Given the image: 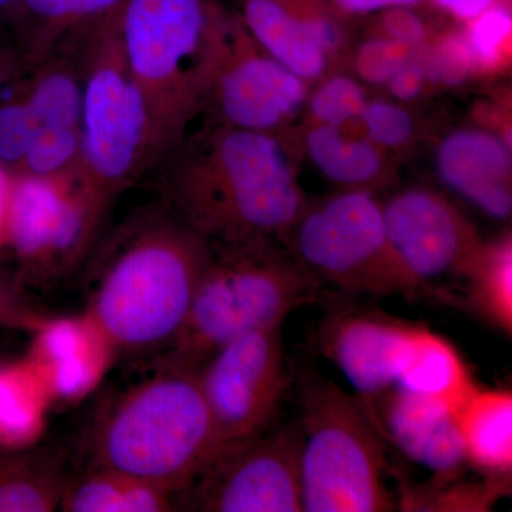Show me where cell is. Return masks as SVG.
I'll return each mask as SVG.
<instances>
[{
	"mask_svg": "<svg viewBox=\"0 0 512 512\" xmlns=\"http://www.w3.org/2000/svg\"><path fill=\"white\" fill-rule=\"evenodd\" d=\"M151 173L158 200L212 249L285 242L306 207L278 137L214 121L185 134Z\"/></svg>",
	"mask_w": 512,
	"mask_h": 512,
	"instance_id": "6da1fadb",
	"label": "cell"
},
{
	"mask_svg": "<svg viewBox=\"0 0 512 512\" xmlns=\"http://www.w3.org/2000/svg\"><path fill=\"white\" fill-rule=\"evenodd\" d=\"M212 248L160 200L97 242L87 259V318L107 348L158 356L183 326Z\"/></svg>",
	"mask_w": 512,
	"mask_h": 512,
	"instance_id": "7a4b0ae2",
	"label": "cell"
},
{
	"mask_svg": "<svg viewBox=\"0 0 512 512\" xmlns=\"http://www.w3.org/2000/svg\"><path fill=\"white\" fill-rule=\"evenodd\" d=\"M235 22L237 15L218 0H126L117 13L124 57L150 110L158 160L204 111Z\"/></svg>",
	"mask_w": 512,
	"mask_h": 512,
	"instance_id": "3957f363",
	"label": "cell"
},
{
	"mask_svg": "<svg viewBox=\"0 0 512 512\" xmlns=\"http://www.w3.org/2000/svg\"><path fill=\"white\" fill-rule=\"evenodd\" d=\"M215 454L210 410L190 367L154 366L101 409L86 439V467L140 478L178 500Z\"/></svg>",
	"mask_w": 512,
	"mask_h": 512,
	"instance_id": "277c9868",
	"label": "cell"
},
{
	"mask_svg": "<svg viewBox=\"0 0 512 512\" xmlns=\"http://www.w3.org/2000/svg\"><path fill=\"white\" fill-rule=\"evenodd\" d=\"M320 291L295 258L275 245L212 249L183 326L154 366L198 370L235 339L284 325Z\"/></svg>",
	"mask_w": 512,
	"mask_h": 512,
	"instance_id": "5b68a950",
	"label": "cell"
},
{
	"mask_svg": "<svg viewBox=\"0 0 512 512\" xmlns=\"http://www.w3.org/2000/svg\"><path fill=\"white\" fill-rule=\"evenodd\" d=\"M117 13L97 23L90 35L76 175L104 220L114 201L158 161L150 110L124 57Z\"/></svg>",
	"mask_w": 512,
	"mask_h": 512,
	"instance_id": "8992f818",
	"label": "cell"
},
{
	"mask_svg": "<svg viewBox=\"0 0 512 512\" xmlns=\"http://www.w3.org/2000/svg\"><path fill=\"white\" fill-rule=\"evenodd\" d=\"M301 407L303 512L394 510L383 436L362 400L311 376L303 383Z\"/></svg>",
	"mask_w": 512,
	"mask_h": 512,
	"instance_id": "52a82bcc",
	"label": "cell"
},
{
	"mask_svg": "<svg viewBox=\"0 0 512 512\" xmlns=\"http://www.w3.org/2000/svg\"><path fill=\"white\" fill-rule=\"evenodd\" d=\"M285 242L320 288L372 298L426 292L393 251L383 204L370 190H346L306 204Z\"/></svg>",
	"mask_w": 512,
	"mask_h": 512,
	"instance_id": "ba28073f",
	"label": "cell"
},
{
	"mask_svg": "<svg viewBox=\"0 0 512 512\" xmlns=\"http://www.w3.org/2000/svg\"><path fill=\"white\" fill-rule=\"evenodd\" d=\"M6 222L13 251L29 274L52 284L86 264L104 220L76 178L15 174L8 188Z\"/></svg>",
	"mask_w": 512,
	"mask_h": 512,
	"instance_id": "9c48e42d",
	"label": "cell"
},
{
	"mask_svg": "<svg viewBox=\"0 0 512 512\" xmlns=\"http://www.w3.org/2000/svg\"><path fill=\"white\" fill-rule=\"evenodd\" d=\"M281 329L272 326L235 339L198 369L217 454L269 430L275 419L289 384Z\"/></svg>",
	"mask_w": 512,
	"mask_h": 512,
	"instance_id": "30bf717a",
	"label": "cell"
},
{
	"mask_svg": "<svg viewBox=\"0 0 512 512\" xmlns=\"http://www.w3.org/2000/svg\"><path fill=\"white\" fill-rule=\"evenodd\" d=\"M178 504L180 511L303 512L298 426L221 451Z\"/></svg>",
	"mask_w": 512,
	"mask_h": 512,
	"instance_id": "8fae6325",
	"label": "cell"
},
{
	"mask_svg": "<svg viewBox=\"0 0 512 512\" xmlns=\"http://www.w3.org/2000/svg\"><path fill=\"white\" fill-rule=\"evenodd\" d=\"M383 215L393 251L426 292L433 282L464 279L485 244L466 215L429 188L397 192Z\"/></svg>",
	"mask_w": 512,
	"mask_h": 512,
	"instance_id": "7c38bea8",
	"label": "cell"
},
{
	"mask_svg": "<svg viewBox=\"0 0 512 512\" xmlns=\"http://www.w3.org/2000/svg\"><path fill=\"white\" fill-rule=\"evenodd\" d=\"M306 101L305 80L259 49L237 16L227 57L205 103L208 121L276 136Z\"/></svg>",
	"mask_w": 512,
	"mask_h": 512,
	"instance_id": "4fadbf2b",
	"label": "cell"
},
{
	"mask_svg": "<svg viewBox=\"0 0 512 512\" xmlns=\"http://www.w3.org/2000/svg\"><path fill=\"white\" fill-rule=\"evenodd\" d=\"M419 326L382 312L345 308L322 323L316 346L357 397L373 399L399 382Z\"/></svg>",
	"mask_w": 512,
	"mask_h": 512,
	"instance_id": "5bb4252c",
	"label": "cell"
},
{
	"mask_svg": "<svg viewBox=\"0 0 512 512\" xmlns=\"http://www.w3.org/2000/svg\"><path fill=\"white\" fill-rule=\"evenodd\" d=\"M245 32L276 62L305 82L328 69L345 42L336 10L326 0H238Z\"/></svg>",
	"mask_w": 512,
	"mask_h": 512,
	"instance_id": "9a60e30c",
	"label": "cell"
},
{
	"mask_svg": "<svg viewBox=\"0 0 512 512\" xmlns=\"http://www.w3.org/2000/svg\"><path fill=\"white\" fill-rule=\"evenodd\" d=\"M362 402L382 436L414 463L446 480L467 463L453 403L399 387Z\"/></svg>",
	"mask_w": 512,
	"mask_h": 512,
	"instance_id": "2e32d148",
	"label": "cell"
},
{
	"mask_svg": "<svg viewBox=\"0 0 512 512\" xmlns=\"http://www.w3.org/2000/svg\"><path fill=\"white\" fill-rule=\"evenodd\" d=\"M441 180L497 220L512 211L511 148L484 130L464 128L441 141L437 150Z\"/></svg>",
	"mask_w": 512,
	"mask_h": 512,
	"instance_id": "e0dca14e",
	"label": "cell"
},
{
	"mask_svg": "<svg viewBox=\"0 0 512 512\" xmlns=\"http://www.w3.org/2000/svg\"><path fill=\"white\" fill-rule=\"evenodd\" d=\"M467 463L493 476L507 478L512 468V394L476 383L456 406Z\"/></svg>",
	"mask_w": 512,
	"mask_h": 512,
	"instance_id": "ac0fdd59",
	"label": "cell"
},
{
	"mask_svg": "<svg viewBox=\"0 0 512 512\" xmlns=\"http://www.w3.org/2000/svg\"><path fill=\"white\" fill-rule=\"evenodd\" d=\"M126 0H23L10 29L28 70L64 37L92 28L119 12Z\"/></svg>",
	"mask_w": 512,
	"mask_h": 512,
	"instance_id": "d6986e66",
	"label": "cell"
},
{
	"mask_svg": "<svg viewBox=\"0 0 512 512\" xmlns=\"http://www.w3.org/2000/svg\"><path fill=\"white\" fill-rule=\"evenodd\" d=\"M72 477L59 450L36 447L0 453V512L59 510Z\"/></svg>",
	"mask_w": 512,
	"mask_h": 512,
	"instance_id": "ffe728a7",
	"label": "cell"
},
{
	"mask_svg": "<svg viewBox=\"0 0 512 512\" xmlns=\"http://www.w3.org/2000/svg\"><path fill=\"white\" fill-rule=\"evenodd\" d=\"M63 512L180 511L178 495L109 468L86 467L72 474L62 503Z\"/></svg>",
	"mask_w": 512,
	"mask_h": 512,
	"instance_id": "44dd1931",
	"label": "cell"
},
{
	"mask_svg": "<svg viewBox=\"0 0 512 512\" xmlns=\"http://www.w3.org/2000/svg\"><path fill=\"white\" fill-rule=\"evenodd\" d=\"M473 386L457 349L443 336L419 326L409 360L394 387L457 406Z\"/></svg>",
	"mask_w": 512,
	"mask_h": 512,
	"instance_id": "7402d4cb",
	"label": "cell"
},
{
	"mask_svg": "<svg viewBox=\"0 0 512 512\" xmlns=\"http://www.w3.org/2000/svg\"><path fill=\"white\" fill-rule=\"evenodd\" d=\"M306 153L320 173L348 190H369L382 180L384 158L370 140L346 136L342 127L318 124L305 138Z\"/></svg>",
	"mask_w": 512,
	"mask_h": 512,
	"instance_id": "603a6c76",
	"label": "cell"
},
{
	"mask_svg": "<svg viewBox=\"0 0 512 512\" xmlns=\"http://www.w3.org/2000/svg\"><path fill=\"white\" fill-rule=\"evenodd\" d=\"M466 281L464 303L485 322L511 335L512 244L510 235L484 244Z\"/></svg>",
	"mask_w": 512,
	"mask_h": 512,
	"instance_id": "cb8c5ba5",
	"label": "cell"
},
{
	"mask_svg": "<svg viewBox=\"0 0 512 512\" xmlns=\"http://www.w3.org/2000/svg\"><path fill=\"white\" fill-rule=\"evenodd\" d=\"M367 103L362 84L352 77L335 76L316 90L309 106L315 123L343 127L360 119Z\"/></svg>",
	"mask_w": 512,
	"mask_h": 512,
	"instance_id": "d4e9b609",
	"label": "cell"
},
{
	"mask_svg": "<svg viewBox=\"0 0 512 512\" xmlns=\"http://www.w3.org/2000/svg\"><path fill=\"white\" fill-rule=\"evenodd\" d=\"M39 130L35 114L16 87L9 100L0 103V165L18 170Z\"/></svg>",
	"mask_w": 512,
	"mask_h": 512,
	"instance_id": "484cf974",
	"label": "cell"
},
{
	"mask_svg": "<svg viewBox=\"0 0 512 512\" xmlns=\"http://www.w3.org/2000/svg\"><path fill=\"white\" fill-rule=\"evenodd\" d=\"M466 40L477 66L491 67L498 63L511 39L512 16L505 3L488 9L483 15L470 20Z\"/></svg>",
	"mask_w": 512,
	"mask_h": 512,
	"instance_id": "4316f807",
	"label": "cell"
},
{
	"mask_svg": "<svg viewBox=\"0 0 512 512\" xmlns=\"http://www.w3.org/2000/svg\"><path fill=\"white\" fill-rule=\"evenodd\" d=\"M413 50L386 36L367 40L357 52V73L372 84L389 83L394 74L412 59Z\"/></svg>",
	"mask_w": 512,
	"mask_h": 512,
	"instance_id": "83f0119b",
	"label": "cell"
},
{
	"mask_svg": "<svg viewBox=\"0 0 512 512\" xmlns=\"http://www.w3.org/2000/svg\"><path fill=\"white\" fill-rule=\"evenodd\" d=\"M360 120L369 140L380 148L403 147L413 137L412 116L389 101L367 103Z\"/></svg>",
	"mask_w": 512,
	"mask_h": 512,
	"instance_id": "f1b7e54d",
	"label": "cell"
},
{
	"mask_svg": "<svg viewBox=\"0 0 512 512\" xmlns=\"http://www.w3.org/2000/svg\"><path fill=\"white\" fill-rule=\"evenodd\" d=\"M476 67L466 36H450L434 50L430 74L439 82L457 84L464 82Z\"/></svg>",
	"mask_w": 512,
	"mask_h": 512,
	"instance_id": "f546056e",
	"label": "cell"
},
{
	"mask_svg": "<svg viewBox=\"0 0 512 512\" xmlns=\"http://www.w3.org/2000/svg\"><path fill=\"white\" fill-rule=\"evenodd\" d=\"M384 36L416 49L426 43L427 25L407 6L384 10L382 18Z\"/></svg>",
	"mask_w": 512,
	"mask_h": 512,
	"instance_id": "4dcf8cb0",
	"label": "cell"
},
{
	"mask_svg": "<svg viewBox=\"0 0 512 512\" xmlns=\"http://www.w3.org/2000/svg\"><path fill=\"white\" fill-rule=\"evenodd\" d=\"M28 421L29 416H26L13 387L0 377V431L9 436H19L28 426Z\"/></svg>",
	"mask_w": 512,
	"mask_h": 512,
	"instance_id": "1f68e13d",
	"label": "cell"
},
{
	"mask_svg": "<svg viewBox=\"0 0 512 512\" xmlns=\"http://www.w3.org/2000/svg\"><path fill=\"white\" fill-rule=\"evenodd\" d=\"M28 73L19 47L8 33H0V93L12 83H18Z\"/></svg>",
	"mask_w": 512,
	"mask_h": 512,
	"instance_id": "d6a6232c",
	"label": "cell"
},
{
	"mask_svg": "<svg viewBox=\"0 0 512 512\" xmlns=\"http://www.w3.org/2000/svg\"><path fill=\"white\" fill-rule=\"evenodd\" d=\"M427 72L421 64L409 60L392 79L389 87L393 96L400 100H412L419 96L426 82Z\"/></svg>",
	"mask_w": 512,
	"mask_h": 512,
	"instance_id": "836d02e7",
	"label": "cell"
},
{
	"mask_svg": "<svg viewBox=\"0 0 512 512\" xmlns=\"http://www.w3.org/2000/svg\"><path fill=\"white\" fill-rule=\"evenodd\" d=\"M336 12L346 15H367L382 10L410 6L419 0H326Z\"/></svg>",
	"mask_w": 512,
	"mask_h": 512,
	"instance_id": "e575fe53",
	"label": "cell"
},
{
	"mask_svg": "<svg viewBox=\"0 0 512 512\" xmlns=\"http://www.w3.org/2000/svg\"><path fill=\"white\" fill-rule=\"evenodd\" d=\"M437 8L460 20L476 19L488 9L500 5L504 0H431Z\"/></svg>",
	"mask_w": 512,
	"mask_h": 512,
	"instance_id": "d590c367",
	"label": "cell"
},
{
	"mask_svg": "<svg viewBox=\"0 0 512 512\" xmlns=\"http://www.w3.org/2000/svg\"><path fill=\"white\" fill-rule=\"evenodd\" d=\"M23 0H0V33H8L18 18Z\"/></svg>",
	"mask_w": 512,
	"mask_h": 512,
	"instance_id": "8d00e7d4",
	"label": "cell"
},
{
	"mask_svg": "<svg viewBox=\"0 0 512 512\" xmlns=\"http://www.w3.org/2000/svg\"><path fill=\"white\" fill-rule=\"evenodd\" d=\"M8 188V185H6L5 175H3L2 168H0V222L5 218Z\"/></svg>",
	"mask_w": 512,
	"mask_h": 512,
	"instance_id": "74e56055",
	"label": "cell"
},
{
	"mask_svg": "<svg viewBox=\"0 0 512 512\" xmlns=\"http://www.w3.org/2000/svg\"><path fill=\"white\" fill-rule=\"evenodd\" d=\"M2 305H3V303H2V301H0V308H3ZM3 312H5V311H3ZM0 313H2V311H0Z\"/></svg>",
	"mask_w": 512,
	"mask_h": 512,
	"instance_id": "f35d334b",
	"label": "cell"
}]
</instances>
